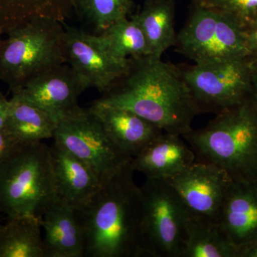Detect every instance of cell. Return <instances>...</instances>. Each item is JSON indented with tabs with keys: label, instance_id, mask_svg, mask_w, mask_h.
<instances>
[{
	"label": "cell",
	"instance_id": "obj_16",
	"mask_svg": "<svg viewBox=\"0 0 257 257\" xmlns=\"http://www.w3.org/2000/svg\"><path fill=\"white\" fill-rule=\"evenodd\" d=\"M196 156L179 135L162 133L132 159L135 172L149 179H168L175 177L195 162Z\"/></svg>",
	"mask_w": 257,
	"mask_h": 257
},
{
	"label": "cell",
	"instance_id": "obj_14",
	"mask_svg": "<svg viewBox=\"0 0 257 257\" xmlns=\"http://www.w3.org/2000/svg\"><path fill=\"white\" fill-rule=\"evenodd\" d=\"M45 257L84 256V235L77 210L56 197L42 211Z\"/></svg>",
	"mask_w": 257,
	"mask_h": 257
},
{
	"label": "cell",
	"instance_id": "obj_9",
	"mask_svg": "<svg viewBox=\"0 0 257 257\" xmlns=\"http://www.w3.org/2000/svg\"><path fill=\"white\" fill-rule=\"evenodd\" d=\"M53 139L55 143L85 162L101 183L133 159L111 141L87 109L60 121Z\"/></svg>",
	"mask_w": 257,
	"mask_h": 257
},
{
	"label": "cell",
	"instance_id": "obj_8",
	"mask_svg": "<svg viewBox=\"0 0 257 257\" xmlns=\"http://www.w3.org/2000/svg\"><path fill=\"white\" fill-rule=\"evenodd\" d=\"M181 69L201 112L218 114L253 96L252 59L248 55Z\"/></svg>",
	"mask_w": 257,
	"mask_h": 257
},
{
	"label": "cell",
	"instance_id": "obj_26",
	"mask_svg": "<svg viewBox=\"0 0 257 257\" xmlns=\"http://www.w3.org/2000/svg\"><path fill=\"white\" fill-rule=\"evenodd\" d=\"M20 143L7 128L0 130V163L5 160Z\"/></svg>",
	"mask_w": 257,
	"mask_h": 257
},
{
	"label": "cell",
	"instance_id": "obj_4",
	"mask_svg": "<svg viewBox=\"0 0 257 257\" xmlns=\"http://www.w3.org/2000/svg\"><path fill=\"white\" fill-rule=\"evenodd\" d=\"M56 197L50 147L20 143L0 163V214L40 217Z\"/></svg>",
	"mask_w": 257,
	"mask_h": 257
},
{
	"label": "cell",
	"instance_id": "obj_3",
	"mask_svg": "<svg viewBox=\"0 0 257 257\" xmlns=\"http://www.w3.org/2000/svg\"><path fill=\"white\" fill-rule=\"evenodd\" d=\"M196 160L224 171L233 182L257 184V103L253 96L216 114L183 137Z\"/></svg>",
	"mask_w": 257,
	"mask_h": 257
},
{
	"label": "cell",
	"instance_id": "obj_5",
	"mask_svg": "<svg viewBox=\"0 0 257 257\" xmlns=\"http://www.w3.org/2000/svg\"><path fill=\"white\" fill-rule=\"evenodd\" d=\"M0 49V79L10 89L67 64L64 23L37 18L10 29Z\"/></svg>",
	"mask_w": 257,
	"mask_h": 257
},
{
	"label": "cell",
	"instance_id": "obj_13",
	"mask_svg": "<svg viewBox=\"0 0 257 257\" xmlns=\"http://www.w3.org/2000/svg\"><path fill=\"white\" fill-rule=\"evenodd\" d=\"M111 141L132 158L163 131L133 111L94 101L87 109Z\"/></svg>",
	"mask_w": 257,
	"mask_h": 257
},
{
	"label": "cell",
	"instance_id": "obj_15",
	"mask_svg": "<svg viewBox=\"0 0 257 257\" xmlns=\"http://www.w3.org/2000/svg\"><path fill=\"white\" fill-rule=\"evenodd\" d=\"M50 154L57 197L81 209L100 188V180L85 162L55 142Z\"/></svg>",
	"mask_w": 257,
	"mask_h": 257
},
{
	"label": "cell",
	"instance_id": "obj_21",
	"mask_svg": "<svg viewBox=\"0 0 257 257\" xmlns=\"http://www.w3.org/2000/svg\"><path fill=\"white\" fill-rule=\"evenodd\" d=\"M7 219L0 224V257H45L40 216Z\"/></svg>",
	"mask_w": 257,
	"mask_h": 257
},
{
	"label": "cell",
	"instance_id": "obj_6",
	"mask_svg": "<svg viewBox=\"0 0 257 257\" xmlns=\"http://www.w3.org/2000/svg\"><path fill=\"white\" fill-rule=\"evenodd\" d=\"M142 194L145 256L180 257L189 213L167 179L147 178Z\"/></svg>",
	"mask_w": 257,
	"mask_h": 257
},
{
	"label": "cell",
	"instance_id": "obj_23",
	"mask_svg": "<svg viewBox=\"0 0 257 257\" xmlns=\"http://www.w3.org/2000/svg\"><path fill=\"white\" fill-rule=\"evenodd\" d=\"M99 35L108 50L120 60L151 55L145 34L133 17L116 22Z\"/></svg>",
	"mask_w": 257,
	"mask_h": 257
},
{
	"label": "cell",
	"instance_id": "obj_20",
	"mask_svg": "<svg viewBox=\"0 0 257 257\" xmlns=\"http://www.w3.org/2000/svg\"><path fill=\"white\" fill-rule=\"evenodd\" d=\"M133 17L145 34L152 56L162 58L165 51L175 46L177 35L174 0H147Z\"/></svg>",
	"mask_w": 257,
	"mask_h": 257
},
{
	"label": "cell",
	"instance_id": "obj_22",
	"mask_svg": "<svg viewBox=\"0 0 257 257\" xmlns=\"http://www.w3.org/2000/svg\"><path fill=\"white\" fill-rule=\"evenodd\" d=\"M72 10V0H0V28L6 33L37 18L64 22Z\"/></svg>",
	"mask_w": 257,
	"mask_h": 257
},
{
	"label": "cell",
	"instance_id": "obj_25",
	"mask_svg": "<svg viewBox=\"0 0 257 257\" xmlns=\"http://www.w3.org/2000/svg\"><path fill=\"white\" fill-rule=\"evenodd\" d=\"M198 5L222 13L243 31L257 26V0H204Z\"/></svg>",
	"mask_w": 257,
	"mask_h": 257
},
{
	"label": "cell",
	"instance_id": "obj_24",
	"mask_svg": "<svg viewBox=\"0 0 257 257\" xmlns=\"http://www.w3.org/2000/svg\"><path fill=\"white\" fill-rule=\"evenodd\" d=\"M74 9L102 33L111 25L127 18L133 8V0H72Z\"/></svg>",
	"mask_w": 257,
	"mask_h": 257
},
{
	"label": "cell",
	"instance_id": "obj_7",
	"mask_svg": "<svg viewBox=\"0 0 257 257\" xmlns=\"http://www.w3.org/2000/svg\"><path fill=\"white\" fill-rule=\"evenodd\" d=\"M175 47L195 64L248 55L244 31L226 15L200 5H194Z\"/></svg>",
	"mask_w": 257,
	"mask_h": 257
},
{
	"label": "cell",
	"instance_id": "obj_12",
	"mask_svg": "<svg viewBox=\"0 0 257 257\" xmlns=\"http://www.w3.org/2000/svg\"><path fill=\"white\" fill-rule=\"evenodd\" d=\"M85 89L72 67L64 64L11 91L50 113L59 123L84 111L78 104V98Z\"/></svg>",
	"mask_w": 257,
	"mask_h": 257
},
{
	"label": "cell",
	"instance_id": "obj_10",
	"mask_svg": "<svg viewBox=\"0 0 257 257\" xmlns=\"http://www.w3.org/2000/svg\"><path fill=\"white\" fill-rule=\"evenodd\" d=\"M67 62L85 87L105 92L127 72L130 59L120 60L105 46L100 35H93L64 23Z\"/></svg>",
	"mask_w": 257,
	"mask_h": 257
},
{
	"label": "cell",
	"instance_id": "obj_2",
	"mask_svg": "<svg viewBox=\"0 0 257 257\" xmlns=\"http://www.w3.org/2000/svg\"><path fill=\"white\" fill-rule=\"evenodd\" d=\"M131 161L101 182L85 206L76 209L84 231V256H145L141 189L134 180Z\"/></svg>",
	"mask_w": 257,
	"mask_h": 257
},
{
	"label": "cell",
	"instance_id": "obj_32",
	"mask_svg": "<svg viewBox=\"0 0 257 257\" xmlns=\"http://www.w3.org/2000/svg\"><path fill=\"white\" fill-rule=\"evenodd\" d=\"M204 0H192L194 5H198L201 4Z\"/></svg>",
	"mask_w": 257,
	"mask_h": 257
},
{
	"label": "cell",
	"instance_id": "obj_28",
	"mask_svg": "<svg viewBox=\"0 0 257 257\" xmlns=\"http://www.w3.org/2000/svg\"><path fill=\"white\" fill-rule=\"evenodd\" d=\"M10 100L6 96L0 92V130L7 127L8 113H9Z\"/></svg>",
	"mask_w": 257,
	"mask_h": 257
},
{
	"label": "cell",
	"instance_id": "obj_18",
	"mask_svg": "<svg viewBox=\"0 0 257 257\" xmlns=\"http://www.w3.org/2000/svg\"><path fill=\"white\" fill-rule=\"evenodd\" d=\"M180 257H239L218 221L189 214Z\"/></svg>",
	"mask_w": 257,
	"mask_h": 257
},
{
	"label": "cell",
	"instance_id": "obj_19",
	"mask_svg": "<svg viewBox=\"0 0 257 257\" xmlns=\"http://www.w3.org/2000/svg\"><path fill=\"white\" fill-rule=\"evenodd\" d=\"M57 126L58 121L50 113L13 94L6 128L20 143H40L53 138Z\"/></svg>",
	"mask_w": 257,
	"mask_h": 257
},
{
	"label": "cell",
	"instance_id": "obj_30",
	"mask_svg": "<svg viewBox=\"0 0 257 257\" xmlns=\"http://www.w3.org/2000/svg\"><path fill=\"white\" fill-rule=\"evenodd\" d=\"M252 76L253 97L257 103V60L254 59H252Z\"/></svg>",
	"mask_w": 257,
	"mask_h": 257
},
{
	"label": "cell",
	"instance_id": "obj_17",
	"mask_svg": "<svg viewBox=\"0 0 257 257\" xmlns=\"http://www.w3.org/2000/svg\"><path fill=\"white\" fill-rule=\"evenodd\" d=\"M238 249L257 239V184L233 182L219 221Z\"/></svg>",
	"mask_w": 257,
	"mask_h": 257
},
{
	"label": "cell",
	"instance_id": "obj_11",
	"mask_svg": "<svg viewBox=\"0 0 257 257\" xmlns=\"http://www.w3.org/2000/svg\"><path fill=\"white\" fill-rule=\"evenodd\" d=\"M167 180L178 193L189 214L219 222L233 183L224 170L196 160L187 170Z\"/></svg>",
	"mask_w": 257,
	"mask_h": 257
},
{
	"label": "cell",
	"instance_id": "obj_29",
	"mask_svg": "<svg viewBox=\"0 0 257 257\" xmlns=\"http://www.w3.org/2000/svg\"><path fill=\"white\" fill-rule=\"evenodd\" d=\"M239 257H257V239L239 249Z\"/></svg>",
	"mask_w": 257,
	"mask_h": 257
},
{
	"label": "cell",
	"instance_id": "obj_31",
	"mask_svg": "<svg viewBox=\"0 0 257 257\" xmlns=\"http://www.w3.org/2000/svg\"><path fill=\"white\" fill-rule=\"evenodd\" d=\"M5 33L4 30L3 28H0V49H1L2 44H3V39L2 36H3V34Z\"/></svg>",
	"mask_w": 257,
	"mask_h": 257
},
{
	"label": "cell",
	"instance_id": "obj_1",
	"mask_svg": "<svg viewBox=\"0 0 257 257\" xmlns=\"http://www.w3.org/2000/svg\"><path fill=\"white\" fill-rule=\"evenodd\" d=\"M133 111L164 133H190L201 113L182 69L148 55L130 59L127 72L96 100Z\"/></svg>",
	"mask_w": 257,
	"mask_h": 257
},
{
	"label": "cell",
	"instance_id": "obj_27",
	"mask_svg": "<svg viewBox=\"0 0 257 257\" xmlns=\"http://www.w3.org/2000/svg\"><path fill=\"white\" fill-rule=\"evenodd\" d=\"M248 55L257 60V26L244 31Z\"/></svg>",
	"mask_w": 257,
	"mask_h": 257
}]
</instances>
